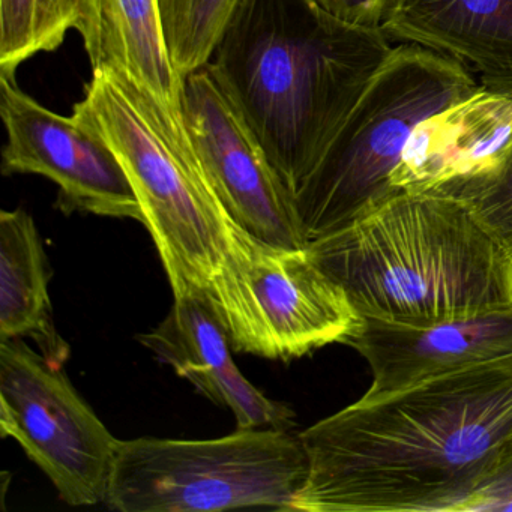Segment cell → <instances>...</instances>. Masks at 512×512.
Returning <instances> with one entry per match:
<instances>
[{"mask_svg":"<svg viewBox=\"0 0 512 512\" xmlns=\"http://www.w3.org/2000/svg\"><path fill=\"white\" fill-rule=\"evenodd\" d=\"M512 436V352L362 400L299 433L286 511L464 512Z\"/></svg>","mask_w":512,"mask_h":512,"instance_id":"obj_1","label":"cell"},{"mask_svg":"<svg viewBox=\"0 0 512 512\" xmlns=\"http://www.w3.org/2000/svg\"><path fill=\"white\" fill-rule=\"evenodd\" d=\"M392 44L314 0H241L209 65L295 197Z\"/></svg>","mask_w":512,"mask_h":512,"instance_id":"obj_2","label":"cell"},{"mask_svg":"<svg viewBox=\"0 0 512 512\" xmlns=\"http://www.w3.org/2000/svg\"><path fill=\"white\" fill-rule=\"evenodd\" d=\"M361 319L427 326L512 305V256L469 206L398 193L307 245Z\"/></svg>","mask_w":512,"mask_h":512,"instance_id":"obj_3","label":"cell"},{"mask_svg":"<svg viewBox=\"0 0 512 512\" xmlns=\"http://www.w3.org/2000/svg\"><path fill=\"white\" fill-rule=\"evenodd\" d=\"M73 116L124 167L169 277L173 298L206 295L229 235L184 113L118 68L97 67Z\"/></svg>","mask_w":512,"mask_h":512,"instance_id":"obj_4","label":"cell"},{"mask_svg":"<svg viewBox=\"0 0 512 512\" xmlns=\"http://www.w3.org/2000/svg\"><path fill=\"white\" fill-rule=\"evenodd\" d=\"M479 88L472 71L454 58L416 44L394 47L293 197L307 244L398 194L392 173L416 125Z\"/></svg>","mask_w":512,"mask_h":512,"instance_id":"obj_5","label":"cell"},{"mask_svg":"<svg viewBox=\"0 0 512 512\" xmlns=\"http://www.w3.org/2000/svg\"><path fill=\"white\" fill-rule=\"evenodd\" d=\"M307 452L280 428L209 440H121L107 506L121 512L286 511L307 478Z\"/></svg>","mask_w":512,"mask_h":512,"instance_id":"obj_6","label":"cell"},{"mask_svg":"<svg viewBox=\"0 0 512 512\" xmlns=\"http://www.w3.org/2000/svg\"><path fill=\"white\" fill-rule=\"evenodd\" d=\"M206 296L232 349L260 358L292 361L344 344L361 322L307 248L269 244L232 220Z\"/></svg>","mask_w":512,"mask_h":512,"instance_id":"obj_7","label":"cell"},{"mask_svg":"<svg viewBox=\"0 0 512 512\" xmlns=\"http://www.w3.org/2000/svg\"><path fill=\"white\" fill-rule=\"evenodd\" d=\"M0 431L17 440L71 506L106 502L121 440L64 371L23 338L0 340Z\"/></svg>","mask_w":512,"mask_h":512,"instance_id":"obj_8","label":"cell"},{"mask_svg":"<svg viewBox=\"0 0 512 512\" xmlns=\"http://www.w3.org/2000/svg\"><path fill=\"white\" fill-rule=\"evenodd\" d=\"M182 113L230 220L269 244L307 248L292 194L211 65L185 79Z\"/></svg>","mask_w":512,"mask_h":512,"instance_id":"obj_9","label":"cell"},{"mask_svg":"<svg viewBox=\"0 0 512 512\" xmlns=\"http://www.w3.org/2000/svg\"><path fill=\"white\" fill-rule=\"evenodd\" d=\"M0 116L7 130L2 173L40 175L59 188L56 206L65 214L131 218L143 224L142 208L115 152L94 131L41 106L19 88L16 76L0 74Z\"/></svg>","mask_w":512,"mask_h":512,"instance_id":"obj_10","label":"cell"},{"mask_svg":"<svg viewBox=\"0 0 512 512\" xmlns=\"http://www.w3.org/2000/svg\"><path fill=\"white\" fill-rule=\"evenodd\" d=\"M511 152L512 91L481 86L416 125L392 187L460 200L496 176Z\"/></svg>","mask_w":512,"mask_h":512,"instance_id":"obj_11","label":"cell"},{"mask_svg":"<svg viewBox=\"0 0 512 512\" xmlns=\"http://www.w3.org/2000/svg\"><path fill=\"white\" fill-rule=\"evenodd\" d=\"M344 344L355 349L373 373L362 400H377L512 352V305L427 326L361 319Z\"/></svg>","mask_w":512,"mask_h":512,"instance_id":"obj_12","label":"cell"},{"mask_svg":"<svg viewBox=\"0 0 512 512\" xmlns=\"http://www.w3.org/2000/svg\"><path fill=\"white\" fill-rule=\"evenodd\" d=\"M140 341L212 403L232 410L238 428L295 425L290 407L266 397L236 367L229 335L208 296L175 298L169 316Z\"/></svg>","mask_w":512,"mask_h":512,"instance_id":"obj_13","label":"cell"},{"mask_svg":"<svg viewBox=\"0 0 512 512\" xmlns=\"http://www.w3.org/2000/svg\"><path fill=\"white\" fill-rule=\"evenodd\" d=\"M380 31L454 58L484 88L512 91V0H392Z\"/></svg>","mask_w":512,"mask_h":512,"instance_id":"obj_14","label":"cell"},{"mask_svg":"<svg viewBox=\"0 0 512 512\" xmlns=\"http://www.w3.org/2000/svg\"><path fill=\"white\" fill-rule=\"evenodd\" d=\"M77 32L92 70L107 65L125 71L182 110L185 80L170 62L158 0H86Z\"/></svg>","mask_w":512,"mask_h":512,"instance_id":"obj_15","label":"cell"},{"mask_svg":"<svg viewBox=\"0 0 512 512\" xmlns=\"http://www.w3.org/2000/svg\"><path fill=\"white\" fill-rule=\"evenodd\" d=\"M52 272L37 224L16 209L0 214V340L32 338L40 352L64 364L70 346L53 323Z\"/></svg>","mask_w":512,"mask_h":512,"instance_id":"obj_16","label":"cell"},{"mask_svg":"<svg viewBox=\"0 0 512 512\" xmlns=\"http://www.w3.org/2000/svg\"><path fill=\"white\" fill-rule=\"evenodd\" d=\"M86 0H0V74L16 76L23 62L55 52L79 29Z\"/></svg>","mask_w":512,"mask_h":512,"instance_id":"obj_17","label":"cell"},{"mask_svg":"<svg viewBox=\"0 0 512 512\" xmlns=\"http://www.w3.org/2000/svg\"><path fill=\"white\" fill-rule=\"evenodd\" d=\"M239 4L241 0H158L167 53L182 79L211 62Z\"/></svg>","mask_w":512,"mask_h":512,"instance_id":"obj_18","label":"cell"},{"mask_svg":"<svg viewBox=\"0 0 512 512\" xmlns=\"http://www.w3.org/2000/svg\"><path fill=\"white\" fill-rule=\"evenodd\" d=\"M460 200L512 256V152L496 176Z\"/></svg>","mask_w":512,"mask_h":512,"instance_id":"obj_19","label":"cell"},{"mask_svg":"<svg viewBox=\"0 0 512 512\" xmlns=\"http://www.w3.org/2000/svg\"><path fill=\"white\" fill-rule=\"evenodd\" d=\"M479 511H512V436L490 478L464 509V512Z\"/></svg>","mask_w":512,"mask_h":512,"instance_id":"obj_20","label":"cell"},{"mask_svg":"<svg viewBox=\"0 0 512 512\" xmlns=\"http://www.w3.org/2000/svg\"><path fill=\"white\" fill-rule=\"evenodd\" d=\"M314 2L349 25L380 29L392 0H314Z\"/></svg>","mask_w":512,"mask_h":512,"instance_id":"obj_21","label":"cell"}]
</instances>
